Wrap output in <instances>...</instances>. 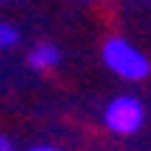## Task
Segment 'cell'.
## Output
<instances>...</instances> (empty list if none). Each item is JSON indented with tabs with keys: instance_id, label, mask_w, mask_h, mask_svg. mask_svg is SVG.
Wrapping results in <instances>:
<instances>
[{
	"instance_id": "5",
	"label": "cell",
	"mask_w": 151,
	"mask_h": 151,
	"mask_svg": "<svg viewBox=\"0 0 151 151\" xmlns=\"http://www.w3.org/2000/svg\"><path fill=\"white\" fill-rule=\"evenodd\" d=\"M0 151H16V148H13V142H9L6 135H0Z\"/></svg>"
},
{
	"instance_id": "2",
	"label": "cell",
	"mask_w": 151,
	"mask_h": 151,
	"mask_svg": "<svg viewBox=\"0 0 151 151\" xmlns=\"http://www.w3.org/2000/svg\"><path fill=\"white\" fill-rule=\"evenodd\" d=\"M104 123H107L113 132H120V135H132V132H139V126L145 123V107H142V101L123 94V98L110 101V107L104 110Z\"/></svg>"
},
{
	"instance_id": "3",
	"label": "cell",
	"mask_w": 151,
	"mask_h": 151,
	"mask_svg": "<svg viewBox=\"0 0 151 151\" xmlns=\"http://www.w3.org/2000/svg\"><path fill=\"white\" fill-rule=\"evenodd\" d=\"M28 63L35 66V69H50V66L60 63V50L54 44H38L32 50V57H28Z\"/></svg>"
},
{
	"instance_id": "1",
	"label": "cell",
	"mask_w": 151,
	"mask_h": 151,
	"mask_svg": "<svg viewBox=\"0 0 151 151\" xmlns=\"http://www.w3.org/2000/svg\"><path fill=\"white\" fill-rule=\"evenodd\" d=\"M104 63H107V69H113L126 82H139V79H145L151 73L148 57H142V50H135L123 38H113V41L104 44Z\"/></svg>"
},
{
	"instance_id": "4",
	"label": "cell",
	"mask_w": 151,
	"mask_h": 151,
	"mask_svg": "<svg viewBox=\"0 0 151 151\" xmlns=\"http://www.w3.org/2000/svg\"><path fill=\"white\" fill-rule=\"evenodd\" d=\"M19 44V32L13 25H3L0 22V47H16Z\"/></svg>"
},
{
	"instance_id": "6",
	"label": "cell",
	"mask_w": 151,
	"mask_h": 151,
	"mask_svg": "<svg viewBox=\"0 0 151 151\" xmlns=\"http://www.w3.org/2000/svg\"><path fill=\"white\" fill-rule=\"evenodd\" d=\"M28 151H54V148H28Z\"/></svg>"
}]
</instances>
